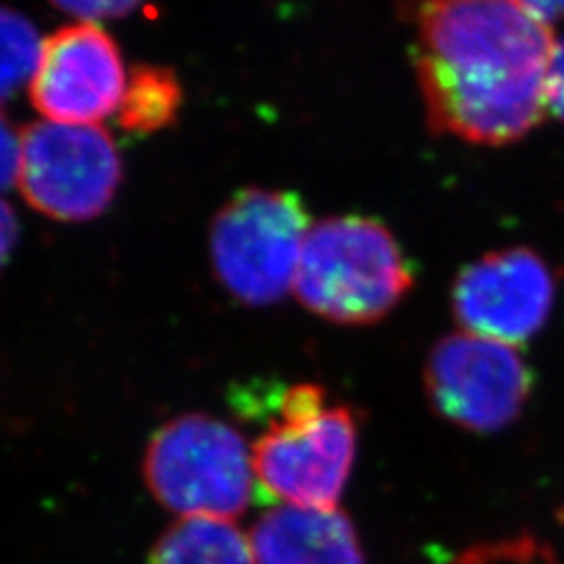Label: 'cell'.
I'll return each mask as SVG.
<instances>
[{
    "label": "cell",
    "mask_w": 564,
    "mask_h": 564,
    "mask_svg": "<svg viewBox=\"0 0 564 564\" xmlns=\"http://www.w3.org/2000/svg\"><path fill=\"white\" fill-rule=\"evenodd\" d=\"M20 235V224L15 218V212L11 209L9 203L0 199V270L4 268V263L9 262L13 247L18 242Z\"/></svg>",
    "instance_id": "18"
},
{
    "label": "cell",
    "mask_w": 564,
    "mask_h": 564,
    "mask_svg": "<svg viewBox=\"0 0 564 564\" xmlns=\"http://www.w3.org/2000/svg\"><path fill=\"white\" fill-rule=\"evenodd\" d=\"M42 42L32 21L0 7V102L32 82L41 61Z\"/></svg>",
    "instance_id": "13"
},
{
    "label": "cell",
    "mask_w": 564,
    "mask_h": 564,
    "mask_svg": "<svg viewBox=\"0 0 564 564\" xmlns=\"http://www.w3.org/2000/svg\"><path fill=\"white\" fill-rule=\"evenodd\" d=\"M182 105L181 80L163 65H137L128 78L118 116L130 132H158L176 120Z\"/></svg>",
    "instance_id": "12"
},
{
    "label": "cell",
    "mask_w": 564,
    "mask_h": 564,
    "mask_svg": "<svg viewBox=\"0 0 564 564\" xmlns=\"http://www.w3.org/2000/svg\"><path fill=\"white\" fill-rule=\"evenodd\" d=\"M144 481L181 519L235 521L253 498V458L241 433L205 414H184L151 437Z\"/></svg>",
    "instance_id": "4"
},
{
    "label": "cell",
    "mask_w": 564,
    "mask_h": 564,
    "mask_svg": "<svg viewBox=\"0 0 564 564\" xmlns=\"http://www.w3.org/2000/svg\"><path fill=\"white\" fill-rule=\"evenodd\" d=\"M414 23V67L435 132L498 147L544 120L556 41L524 2H426Z\"/></svg>",
    "instance_id": "1"
},
{
    "label": "cell",
    "mask_w": 564,
    "mask_h": 564,
    "mask_svg": "<svg viewBox=\"0 0 564 564\" xmlns=\"http://www.w3.org/2000/svg\"><path fill=\"white\" fill-rule=\"evenodd\" d=\"M412 284V268L384 224L337 216L312 224L293 291L324 321L372 324L395 310Z\"/></svg>",
    "instance_id": "2"
},
{
    "label": "cell",
    "mask_w": 564,
    "mask_h": 564,
    "mask_svg": "<svg viewBox=\"0 0 564 564\" xmlns=\"http://www.w3.org/2000/svg\"><path fill=\"white\" fill-rule=\"evenodd\" d=\"M120 181L118 147L101 126L44 120L21 132L20 191L53 220L84 223L101 216Z\"/></svg>",
    "instance_id": "6"
},
{
    "label": "cell",
    "mask_w": 564,
    "mask_h": 564,
    "mask_svg": "<svg viewBox=\"0 0 564 564\" xmlns=\"http://www.w3.org/2000/svg\"><path fill=\"white\" fill-rule=\"evenodd\" d=\"M547 105L556 113V118L564 121V39L554 46L547 82Z\"/></svg>",
    "instance_id": "17"
},
{
    "label": "cell",
    "mask_w": 564,
    "mask_h": 564,
    "mask_svg": "<svg viewBox=\"0 0 564 564\" xmlns=\"http://www.w3.org/2000/svg\"><path fill=\"white\" fill-rule=\"evenodd\" d=\"M57 9L76 15L84 21L107 20V18H123L139 7L134 2H57Z\"/></svg>",
    "instance_id": "16"
},
{
    "label": "cell",
    "mask_w": 564,
    "mask_h": 564,
    "mask_svg": "<svg viewBox=\"0 0 564 564\" xmlns=\"http://www.w3.org/2000/svg\"><path fill=\"white\" fill-rule=\"evenodd\" d=\"M126 84L118 44L101 25L80 21L42 42L30 99L48 121L97 126L120 109Z\"/></svg>",
    "instance_id": "8"
},
{
    "label": "cell",
    "mask_w": 564,
    "mask_h": 564,
    "mask_svg": "<svg viewBox=\"0 0 564 564\" xmlns=\"http://www.w3.org/2000/svg\"><path fill=\"white\" fill-rule=\"evenodd\" d=\"M21 134L0 111V191H7L20 178Z\"/></svg>",
    "instance_id": "15"
},
{
    "label": "cell",
    "mask_w": 564,
    "mask_h": 564,
    "mask_svg": "<svg viewBox=\"0 0 564 564\" xmlns=\"http://www.w3.org/2000/svg\"><path fill=\"white\" fill-rule=\"evenodd\" d=\"M454 564H558V558L547 545L523 535L470 547Z\"/></svg>",
    "instance_id": "14"
},
{
    "label": "cell",
    "mask_w": 564,
    "mask_h": 564,
    "mask_svg": "<svg viewBox=\"0 0 564 564\" xmlns=\"http://www.w3.org/2000/svg\"><path fill=\"white\" fill-rule=\"evenodd\" d=\"M258 564H366L362 542L341 508L276 506L249 533Z\"/></svg>",
    "instance_id": "10"
},
{
    "label": "cell",
    "mask_w": 564,
    "mask_h": 564,
    "mask_svg": "<svg viewBox=\"0 0 564 564\" xmlns=\"http://www.w3.org/2000/svg\"><path fill=\"white\" fill-rule=\"evenodd\" d=\"M151 564H258L235 521L181 519L163 531Z\"/></svg>",
    "instance_id": "11"
},
{
    "label": "cell",
    "mask_w": 564,
    "mask_h": 564,
    "mask_svg": "<svg viewBox=\"0 0 564 564\" xmlns=\"http://www.w3.org/2000/svg\"><path fill=\"white\" fill-rule=\"evenodd\" d=\"M452 302L468 333L514 347L547 323L554 279L535 251L505 249L464 268Z\"/></svg>",
    "instance_id": "9"
},
{
    "label": "cell",
    "mask_w": 564,
    "mask_h": 564,
    "mask_svg": "<svg viewBox=\"0 0 564 564\" xmlns=\"http://www.w3.org/2000/svg\"><path fill=\"white\" fill-rule=\"evenodd\" d=\"M312 224L295 193L245 188L216 214L212 262L226 291L247 305H268L293 289Z\"/></svg>",
    "instance_id": "5"
},
{
    "label": "cell",
    "mask_w": 564,
    "mask_h": 564,
    "mask_svg": "<svg viewBox=\"0 0 564 564\" xmlns=\"http://www.w3.org/2000/svg\"><path fill=\"white\" fill-rule=\"evenodd\" d=\"M424 384L442 419L473 433H496L519 419L533 377L512 345L454 333L431 351Z\"/></svg>",
    "instance_id": "7"
},
{
    "label": "cell",
    "mask_w": 564,
    "mask_h": 564,
    "mask_svg": "<svg viewBox=\"0 0 564 564\" xmlns=\"http://www.w3.org/2000/svg\"><path fill=\"white\" fill-rule=\"evenodd\" d=\"M358 454V419L321 384L289 387L279 414L253 445L256 481L284 505L339 508Z\"/></svg>",
    "instance_id": "3"
},
{
    "label": "cell",
    "mask_w": 564,
    "mask_h": 564,
    "mask_svg": "<svg viewBox=\"0 0 564 564\" xmlns=\"http://www.w3.org/2000/svg\"><path fill=\"white\" fill-rule=\"evenodd\" d=\"M524 4L538 20L544 21L550 28L556 21L564 20V2H524Z\"/></svg>",
    "instance_id": "19"
}]
</instances>
